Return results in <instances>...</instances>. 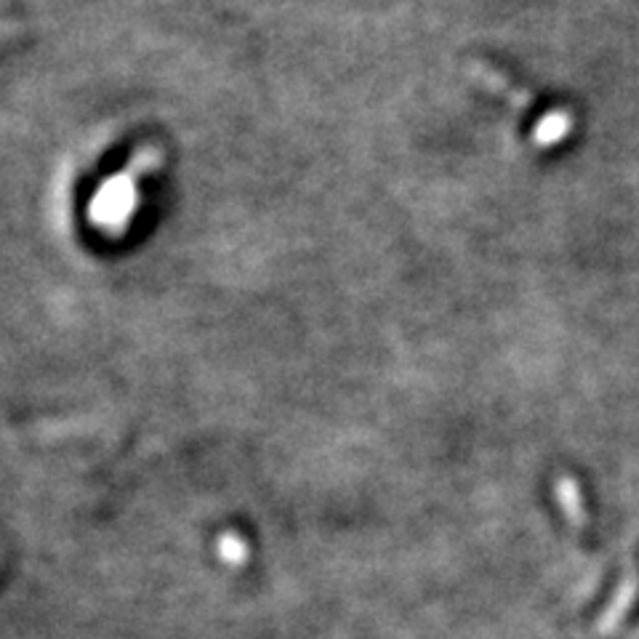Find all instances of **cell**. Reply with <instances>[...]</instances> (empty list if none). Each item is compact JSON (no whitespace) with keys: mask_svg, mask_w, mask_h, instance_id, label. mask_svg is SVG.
Returning a JSON list of instances; mask_svg holds the SVG:
<instances>
[{"mask_svg":"<svg viewBox=\"0 0 639 639\" xmlns=\"http://www.w3.org/2000/svg\"><path fill=\"white\" fill-rule=\"evenodd\" d=\"M472 75H478L482 83H488V88H493L495 94H501V97L512 101V105L520 107V110H525V107L530 105L528 94L520 91V88L509 86L507 78H501V75L495 70H488V67H472Z\"/></svg>","mask_w":639,"mask_h":639,"instance_id":"1","label":"cell"},{"mask_svg":"<svg viewBox=\"0 0 639 639\" xmlns=\"http://www.w3.org/2000/svg\"><path fill=\"white\" fill-rule=\"evenodd\" d=\"M570 115L568 112H552L541 120L539 131H535V141L539 145H554V141L566 139L570 134Z\"/></svg>","mask_w":639,"mask_h":639,"instance_id":"2","label":"cell"},{"mask_svg":"<svg viewBox=\"0 0 639 639\" xmlns=\"http://www.w3.org/2000/svg\"><path fill=\"white\" fill-rule=\"evenodd\" d=\"M635 594H637V583H635V581H627V587H623L621 591H618V597H616L613 608H610V610H608V616H604L602 631H610V629H613V623H616V621H621V616L627 613L629 604L635 602Z\"/></svg>","mask_w":639,"mask_h":639,"instance_id":"3","label":"cell"},{"mask_svg":"<svg viewBox=\"0 0 639 639\" xmlns=\"http://www.w3.org/2000/svg\"><path fill=\"white\" fill-rule=\"evenodd\" d=\"M560 501L566 507V512L570 514L573 522H583V509H581V493H578V485L573 480H562L560 482Z\"/></svg>","mask_w":639,"mask_h":639,"instance_id":"4","label":"cell"}]
</instances>
